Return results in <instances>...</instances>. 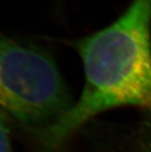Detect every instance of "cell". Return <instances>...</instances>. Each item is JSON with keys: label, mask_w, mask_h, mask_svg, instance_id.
Returning a JSON list of instances; mask_svg holds the SVG:
<instances>
[{"label": "cell", "mask_w": 151, "mask_h": 152, "mask_svg": "<svg viewBox=\"0 0 151 152\" xmlns=\"http://www.w3.org/2000/svg\"><path fill=\"white\" fill-rule=\"evenodd\" d=\"M73 104L44 50L0 37V109L41 139Z\"/></svg>", "instance_id": "cell-2"}, {"label": "cell", "mask_w": 151, "mask_h": 152, "mask_svg": "<svg viewBox=\"0 0 151 152\" xmlns=\"http://www.w3.org/2000/svg\"><path fill=\"white\" fill-rule=\"evenodd\" d=\"M6 114L0 109V152H13Z\"/></svg>", "instance_id": "cell-4"}, {"label": "cell", "mask_w": 151, "mask_h": 152, "mask_svg": "<svg viewBox=\"0 0 151 152\" xmlns=\"http://www.w3.org/2000/svg\"><path fill=\"white\" fill-rule=\"evenodd\" d=\"M148 108L150 110L149 118L144 123L143 128L139 131L140 134L138 137V152H151V107Z\"/></svg>", "instance_id": "cell-3"}, {"label": "cell", "mask_w": 151, "mask_h": 152, "mask_svg": "<svg viewBox=\"0 0 151 152\" xmlns=\"http://www.w3.org/2000/svg\"><path fill=\"white\" fill-rule=\"evenodd\" d=\"M151 0H134L106 28L76 43L86 82L79 99L42 137L56 148L93 117L123 106L151 107Z\"/></svg>", "instance_id": "cell-1"}]
</instances>
